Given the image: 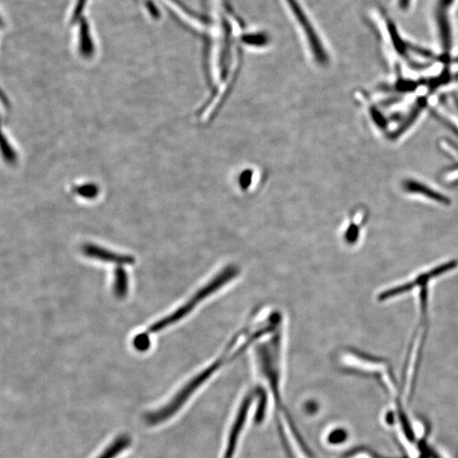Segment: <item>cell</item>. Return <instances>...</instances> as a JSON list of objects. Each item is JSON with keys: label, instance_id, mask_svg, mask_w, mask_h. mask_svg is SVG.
<instances>
[{"label": "cell", "instance_id": "9c48e42d", "mask_svg": "<svg viewBox=\"0 0 458 458\" xmlns=\"http://www.w3.org/2000/svg\"><path fill=\"white\" fill-rule=\"evenodd\" d=\"M151 337L148 332L138 334L133 340V347L137 351L144 352L151 347Z\"/></svg>", "mask_w": 458, "mask_h": 458}, {"label": "cell", "instance_id": "7a4b0ae2", "mask_svg": "<svg viewBox=\"0 0 458 458\" xmlns=\"http://www.w3.org/2000/svg\"><path fill=\"white\" fill-rule=\"evenodd\" d=\"M239 274H241V271L236 265L229 264L221 268L199 287L186 303L182 305L172 314L153 323L151 327H149L147 332L149 334L158 333L186 318L198 305L205 303L210 298L212 299L216 294L223 292L225 288L230 285L239 277Z\"/></svg>", "mask_w": 458, "mask_h": 458}, {"label": "cell", "instance_id": "6da1fadb", "mask_svg": "<svg viewBox=\"0 0 458 458\" xmlns=\"http://www.w3.org/2000/svg\"><path fill=\"white\" fill-rule=\"evenodd\" d=\"M256 337L250 331L243 327L227 344L223 351L214 358L205 368L199 370L191 379L178 389L164 405L145 414L144 419L149 426H158L173 419L186 407L188 402L202 390L210 381H212L221 369L239 358L247 349L252 347Z\"/></svg>", "mask_w": 458, "mask_h": 458}, {"label": "cell", "instance_id": "ba28073f", "mask_svg": "<svg viewBox=\"0 0 458 458\" xmlns=\"http://www.w3.org/2000/svg\"><path fill=\"white\" fill-rule=\"evenodd\" d=\"M113 290L118 298H124L129 292V278L124 269L118 267L114 271Z\"/></svg>", "mask_w": 458, "mask_h": 458}, {"label": "cell", "instance_id": "3957f363", "mask_svg": "<svg viewBox=\"0 0 458 458\" xmlns=\"http://www.w3.org/2000/svg\"><path fill=\"white\" fill-rule=\"evenodd\" d=\"M458 0H434L430 9V18L436 41L442 54L449 57L455 45L454 10Z\"/></svg>", "mask_w": 458, "mask_h": 458}, {"label": "cell", "instance_id": "5b68a950", "mask_svg": "<svg viewBox=\"0 0 458 458\" xmlns=\"http://www.w3.org/2000/svg\"><path fill=\"white\" fill-rule=\"evenodd\" d=\"M81 24H79L78 48L80 54L85 56H89L94 54L93 37L91 35L89 25L85 18H80Z\"/></svg>", "mask_w": 458, "mask_h": 458}, {"label": "cell", "instance_id": "8fae6325", "mask_svg": "<svg viewBox=\"0 0 458 458\" xmlns=\"http://www.w3.org/2000/svg\"><path fill=\"white\" fill-rule=\"evenodd\" d=\"M414 0H395L396 6L400 12L407 13L412 9Z\"/></svg>", "mask_w": 458, "mask_h": 458}, {"label": "cell", "instance_id": "8992f818", "mask_svg": "<svg viewBox=\"0 0 458 458\" xmlns=\"http://www.w3.org/2000/svg\"><path fill=\"white\" fill-rule=\"evenodd\" d=\"M403 187H404L406 192L412 193L413 195H422L424 197L438 199L439 202L446 201H444V198L441 197V195H438V193H436L433 188H430L428 185L427 186L426 184L421 183V182L416 179L406 180Z\"/></svg>", "mask_w": 458, "mask_h": 458}, {"label": "cell", "instance_id": "30bf717a", "mask_svg": "<svg viewBox=\"0 0 458 458\" xmlns=\"http://www.w3.org/2000/svg\"><path fill=\"white\" fill-rule=\"evenodd\" d=\"M345 437H347V434L342 430H337L331 433L329 436V441L333 443V444H337V443H340L345 441Z\"/></svg>", "mask_w": 458, "mask_h": 458}, {"label": "cell", "instance_id": "277c9868", "mask_svg": "<svg viewBox=\"0 0 458 458\" xmlns=\"http://www.w3.org/2000/svg\"><path fill=\"white\" fill-rule=\"evenodd\" d=\"M82 250L86 257L103 261V263L116 264L118 267L135 263V259L132 256L115 253L110 250L94 245V243H85L83 246Z\"/></svg>", "mask_w": 458, "mask_h": 458}, {"label": "cell", "instance_id": "52a82bcc", "mask_svg": "<svg viewBox=\"0 0 458 458\" xmlns=\"http://www.w3.org/2000/svg\"><path fill=\"white\" fill-rule=\"evenodd\" d=\"M131 438L129 435H122L112 441L110 446L101 452L96 458H116L131 446Z\"/></svg>", "mask_w": 458, "mask_h": 458}]
</instances>
